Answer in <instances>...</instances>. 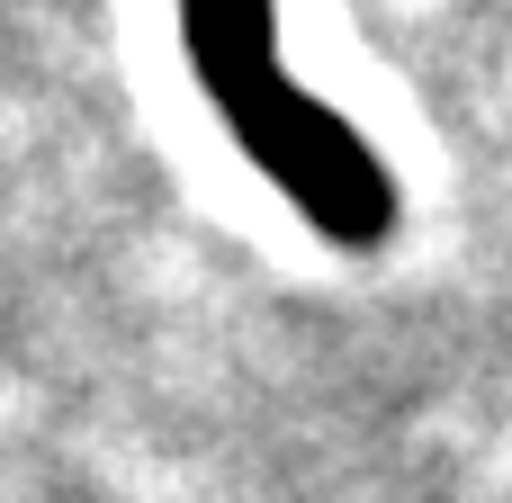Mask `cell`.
<instances>
[{
    "instance_id": "6da1fadb",
    "label": "cell",
    "mask_w": 512,
    "mask_h": 503,
    "mask_svg": "<svg viewBox=\"0 0 512 503\" xmlns=\"http://www.w3.org/2000/svg\"><path fill=\"white\" fill-rule=\"evenodd\" d=\"M189 9V54L198 81L216 90V108L234 117V135L333 225H369L378 216V171L360 153L351 126H333V108H315L306 90H288L279 54H270V0H180Z\"/></svg>"
}]
</instances>
